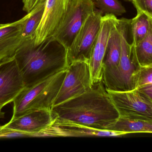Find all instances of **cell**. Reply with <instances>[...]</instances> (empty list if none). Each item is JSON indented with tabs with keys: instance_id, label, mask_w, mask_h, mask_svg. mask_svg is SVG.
<instances>
[{
	"instance_id": "5b68a950",
	"label": "cell",
	"mask_w": 152,
	"mask_h": 152,
	"mask_svg": "<svg viewBox=\"0 0 152 152\" xmlns=\"http://www.w3.org/2000/svg\"><path fill=\"white\" fill-rule=\"evenodd\" d=\"M95 8L94 0H69L64 18L51 37L67 51L83 22Z\"/></svg>"
},
{
	"instance_id": "8992f818",
	"label": "cell",
	"mask_w": 152,
	"mask_h": 152,
	"mask_svg": "<svg viewBox=\"0 0 152 152\" xmlns=\"http://www.w3.org/2000/svg\"><path fill=\"white\" fill-rule=\"evenodd\" d=\"M102 13L95 10L85 20L67 50L69 64L75 61L89 62L93 46L100 30Z\"/></svg>"
},
{
	"instance_id": "2e32d148",
	"label": "cell",
	"mask_w": 152,
	"mask_h": 152,
	"mask_svg": "<svg viewBox=\"0 0 152 152\" xmlns=\"http://www.w3.org/2000/svg\"><path fill=\"white\" fill-rule=\"evenodd\" d=\"M121 55V39L118 23L108 43L103 63L102 73L117 68L119 63Z\"/></svg>"
},
{
	"instance_id": "8fae6325",
	"label": "cell",
	"mask_w": 152,
	"mask_h": 152,
	"mask_svg": "<svg viewBox=\"0 0 152 152\" xmlns=\"http://www.w3.org/2000/svg\"><path fill=\"white\" fill-rule=\"evenodd\" d=\"M25 87L14 57L0 63V111L12 103Z\"/></svg>"
},
{
	"instance_id": "7402d4cb",
	"label": "cell",
	"mask_w": 152,
	"mask_h": 152,
	"mask_svg": "<svg viewBox=\"0 0 152 152\" xmlns=\"http://www.w3.org/2000/svg\"><path fill=\"white\" fill-rule=\"evenodd\" d=\"M132 3L137 12H145L152 18V0H133Z\"/></svg>"
},
{
	"instance_id": "484cf974",
	"label": "cell",
	"mask_w": 152,
	"mask_h": 152,
	"mask_svg": "<svg viewBox=\"0 0 152 152\" xmlns=\"http://www.w3.org/2000/svg\"><path fill=\"white\" fill-rule=\"evenodd\" d=\"M4 24H0V28L2 27L3 26H4Z\"/></svg>"
},
{
	"instance_id": "e0dca14e",
	"label": "cell",
	"mask_w": 152,
	"mask_h": 152,
	"mask_svg": "<svg viewBox=\"0 0 152 152\" xmlns=\"http://www.w3.org/2000/svg\"><path fill=\"white\" fill-rule=\"evenodd\" d=\"M106 130L124 132L128 134L133 133L152 134V121L120 117Z\"/></svg>"
},
{
	"instance_id": "603a6c76",
	"label": "cell",
	"mask_w": 152,
	"mask_h": 152,
	"mask_svg": "<svg viewBox=\"0 0 152 152\" xmlns=\"http://www.w3.org/2000/svg\"><path fill=\"white\" fill-rule=\"evenodd\" d=\"M46 0H22L23 10L28 13L36 6L40 4L44 3Z\"/></svg>"
},
{
	"instance_id": "52a82bcc",
	"label": "cell",
	"mask_w": 152,
	"mask_h": 152,
	"mask_svg": "<svg viewBox=\"0 0 152 152\" xmlns=\"http://www.w3.org/2000/svg\"><path fill=\"white\" fill-rule=\"evenodd\" d=\"M106 90L120 117L152 121V101L138 89L125 92Z\"/></svg>"
},
{
	"instance_id": "ffe728a7",
	"label": "cell",
	"mask_w": 152,
	"mask_h": 152,
	"mask_svg": "<svg viewBox=\"0 0 152 152\" xmlns=\"http://www.w3.org/2000/svg\"><path fill=\"white\" fill-rule=\"evenodd\" d=\"M95 7L102 14H110L115 16H121L126 13V9L118 0H95Z\"/></svg>"
},
{
	"instance_id": "9a60e30c",
	"label": "cell",
	"mask_w": 152,
	"mask_h": 152,
	"mask_svg": "<svg viewBox=\"0 0 152 152\" xmlns=\"http://www.w3.org/2000/svg\"><path fill=\"white\" fill-rule=\"evenodd\" d=\"M149 18L150 27L146 36L135 46H132L131 57L136 68L152 64V18Z\"/></svg>"
},
{
	"instance_id": "4fadbf2b",
	"label": "cell",
	"mask_w": 152,
	"mask_h": 152,
	"mask_svg": "<svg viewBox=\"0 0 152 152\" xmlns=\"http://www.w3.org/2000/svg\"><path fill=\"white\" fill-rule=\"evenodd\" d=\"M69 0H46L42 19L36 34L35 45L51 37L59 26L67 8Z\"/></svg>"
},
{
	"instance_id": "7a4b0ae2",
	"label": "cell",
	"mask_w": 152,
	"mask_h": 152,
	"mask_svg": "<svg viewBox=\"0 0 152 152\" xmlns=\"http://www.w3.org/2000/svg\"><path fill=\"white\" fill-rule=\"evenodd\" d=\"M35 41H24L14 56L25 87L67 69L69 66L67 51L52 37L37 46L35 45Z\"/></svg>"
},
{
	"instance_id": "3957f363",
	"label": "cell",
	"mask_w": 152,
	"mask_h": 152,
	"mask_svg": "<svg viewBox=\"0 0 152 152\" xmlns=\"http://www.w3.org/2000/svg\"><path fill=\"white\" fill-rule=\"evenodd\" d=\"M67 73L61 70L36 84L25 87L12 102V118L42 109H52Z\"/></svg>"
},
{
	"instance_id": "d4e9b609",
	"label": "cell",
	"mask_w": 152,
	"mask_h": 152,
	"mask_svg": "<svg viewBox=\"0 0 152 152\" xmlns=\"http://www.w3.org/2000/svg\"><path fill=\"white\" fill-rule=\"evenodd\" d=\"M4 115H5V113L4 112L2 111H0V119L4 118Z\"/></svg>"
},
{
	"instance_id": "44dd1931",
	"label": "cell",
	"mask_w": 152,
	"mask_h": 152,
	"mask_svg": "<svg viewBox=\"0 0 152 152\" xmlns=\"http://www.w3.org/2000/svg\"><path fill=\"white\" fill-rule=\"evenodd\" d=\"M133 79L135 89L152 84V64L136 68Z\"/></svg>"
},
{
	"instance_id": "5bb4252c",
	"label": "cell",
	"mask_w": 152,
	"mask_h": 152,
	"mask_svg": "<svg viewBox=\"0 0 152 152\" xmlns=\"http://www.w3.org/2000/svg\"><path fill=\"white\" fill-rule=\"evenodd\" d=\"M29 13L12 23L0 28V63L14 57L16 51L24 42L22 33L25 21Z\"/></svg>"
},
{
	"instance_id": "9c48e42d",
	"label": "cell",
	"mask_w": 152,
	"mask_h": 152,
	"mask_svg": "<svg viewBox=\"0 0 152 152\" xmlns=\"http://www.w3.org/2000/svg\"><path fill=\"white\" fill-rule=\"evenodd\" d=\"M118 22V19L113 14H105L102 17L100 30L93 46L88 62L93 85L102 81L103 63L108 43Z\"/></svg>"
},
{
	"instance_id": "cb8c5ba5",
	"label": "cell",
	"mask_w": 152,
	"mask_h": 152,
	"mask_svg": "<svg viewBox=\"0 0 152 152\" xmlns=\"http://www.w3.org/2000/svg\"><path fill=\"white\" fill-rule=\"evenodd\" d=\"M138 91L152 101V84L137 88Z\"/></svg>"
},
{
	"instance_id": "30bf717a",
	"label": "cell",
	"mask_w": 152,
	"mask_h": 152,
	"mask_svg": "<svg viewBox=\"0 0 152 152\" xmlns=\"http://www.w3.org/2000/svg\"><path fill=\"white\" fill-rule=\"evenodd\" d=\"M126 134H128L124 132L93 128L57 117L52 125L38 133L36 137H118Z\"/></svg>"
},
{
	"instance_id": "7c38bea8",
	"label": "cell",
	"mask_w": 152,
	"mask_h": 152,
	"mask_svg": "<svg viewBox=\"0 0 152 152\" xmlns=\"http://www.w3.org/2000/svg\"><path fill=\"white\" fill-rule=\"evenodd\" d=\"M57 117L52 109H42L11 118L4 128L36 137L38 133L50 126Z\"/></svg>"
},
{
	"instance_id": "d6986e66",
	"label": "cell",
	"mask_w": 152,
	"mask_h": 152,
	"mask_svg": "<svg viewBox=\"0 0 152 152\" xmlns=\"http://www.w3.org/2000/svg\"><path fill=\"white\" fill-rule=\"evenodd\" d=\"M130 26L132 32V46H135L145 37L150 27L148 15L142 12H137L136 16L130 20Z\"/></svg>"
},
{
	"instance_id": "ba28073f",
	"label": "cell",
	"mask_w": 152,
	"mask_h": 152,
	"mask_svg": "<svg viewBox=\"0 0 152 152\" xmlns=\"http://www.w3.org/2000/svg\"><path fill=\"white\" fill-rule=\"evenodd\" d=\"M93 86L88 62H72L67 69L66 74L53 107L84 93Z\"/></svg>"
},
{
	"instance_id": "ac0fdd59",
	"label": "cell",
	"mask_w": 152,
	"mask_h": 152,
	"mask_svg": "<svg viewBox=\"0 0 152 152\" xmlns=\"http://www.w3.org/2000/svg\"><path fill=\"white\" fill-rule=\"evenodd\" d=\"M45 2L36 6L29 13L22 29V38L24 41L36 39L37 29L42 19Z\"/></svg>"
},
{
	"instance_id": "6da1fadb",
	"label": "cell",
	"mask_w": 152,
	"mask_h": 152,
	"mask_svg": "<svg viewBox=\"0 0 152 152\" xmlns=\"http://www.w3.org/2000/svg\"><path fill=\"white\" fill-rule=\"evenodd\" d=\"M59 118L106 130L120 117L102 81L84 93L53 107Z\"/></svg>"
},
{
	"instance_id": "4316f807",
	"label": "cell",
	"mask_w": 152,
	"mask_h": 152,
	"mask_svg": "<svg viewBox=\"0 0 152 152\" xmlns=\"http://www.w3.org/2000/svg\"><path fill=\"white\" fill-rule=\"evenodd\" d=\"M126 1H129L132 2V1H133V0H126Z\"/></svg>"
},
{
	"instance_id": "277c9868",
	"label": "cell",
	"mask_w": 152,
	"mask_h": 152,
	"mask_svg": "<svg viewBox=\"0 0 152 152\" xmlns=\"http://www.w3.org/2000/svg\"><path fill=\"white\" fill-rule=\"evenodd\" d=\"M130 20L119 19L121 39V55L117 68L102 73V81L106 90L125 92L135 89L133 75L136 69L131 57V44L127 40Z\"/></svg>"
}]
</instances>
